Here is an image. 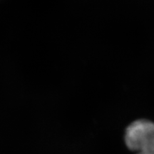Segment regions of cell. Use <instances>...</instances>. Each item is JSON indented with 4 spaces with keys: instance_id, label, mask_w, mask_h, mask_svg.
Segmentation results:
<instances>
[{
    "instance_id": "obj_1",
    "label": "cell",
    "mask_w": 154,
    "mask_h": 154,
    "mask_svg": "<svg viewBox=\"0 0 154 154\" xmlns=\"http://www.w3.org/2000/svg\"><path fill=\"white\" fill-rule=\"evenodd\" d=\"M125 141L136 154H154V123L148 120L133 122L126 128Z\"/></svg>"
}]
</instances>
